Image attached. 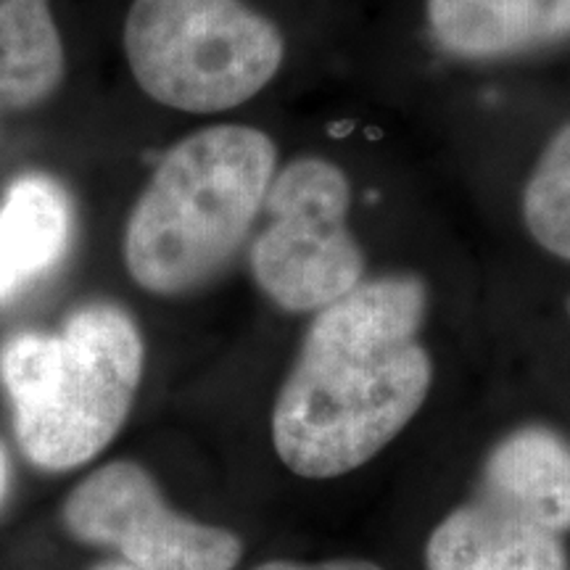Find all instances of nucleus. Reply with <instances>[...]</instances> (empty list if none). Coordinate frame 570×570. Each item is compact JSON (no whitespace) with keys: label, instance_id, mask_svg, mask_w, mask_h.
<instances>
[{"label":"nucleus","instance_id":"13","mask_svg":"<svg viewBox=\"0 0 570 570\" xmlns=\"http://www.w3.org/2000/svg\"><path fill=\"white\" fill-rule=\"evenodd\" d=\"M252 570H389L381 562L367 558H323V560H296L273 558L259 562Z\"/></svg>","mask_w":570,"mask_h":570},{"label":"nucleus","instance_id":"1","mask_svg":"<svg viewBox=\"0 0 570 570\" xmlns=\"http://www.w3.org/2000/svg\"><path fill=\"white\" fill-rule=\"evenodd\" d=\"M431 294L420 275L365 277L312 315L269 412L281 465L336 481L370 465L423 412L433 356L420 341Z\"/></svg>","mask_w":570,"mask_h":570},{"label":"nucleus","instance_id":"14","mask_svg":"<svg viewBox=\"0 0 570 570\" xmlns=\"http://www.w3.org/2000/svg\"><path fill=\"white\" fill-rule=\"evenodd\" d=\"M6 491H9V454H6L3 444H0V504H3Z\"/></svg>","mask_w":570,"mask_h":570},{"label":"nucleus","instance_id":"4","mask_svg":"<svg viewBox=\"0 0 570 570\" xmlns=\"http://www.w3.org/2000/svg\"><path fill=\"white\" fill-rule=\"evenodd\" d=\"M125 53L154 101L217 114L252 101L273 82L285 40L244 0H132Z\"/></svg>","mask_w":570,"mask_h":570},{"label":"nucleus","instance_id":"7","mask_svg":"<svg viewBox=\"0 0 570 570\" xmlns=\"http://www.w3.org/2000/svg\"><path fill=\"white\" fill-rule=\"evenodd\" d=\"M425 570H570L566 537L473 494L441 515L423 547Z\"/></svg>","mask_w":570,"mask_h":570},{"label":"nucleus","instance_id":"6","mask_svg":"<svg viewBox=\"0 0 570 570\" xmlns=\"http://www.w3.org/2000/svg\"><path fill=\"white\" fill-rule=\"evenodd\" d=\"M63 523L75 539L140 570H235L244 560L238 533L177 512L130 460L92 470L63 502Z\"/></svg>","mask_w":570,"mask_h":570},{"label":"nucleus","instance_id":"9","mask_svg":"<svg viewBox=\"0 0 570 570\" xmlns=\"http://www.w3.org/2000/svg\"><path fill=\"white\" fill-rule=\"evenodd\" d=\"M428 30L462 59H499L570 38V0H425Z\"/></svg>","mask_w":570,"mask_h":570},{"label":"nucleus","instance_id":"11","mask_svg":"<svg viewBox=\"0 0 570 570\" xmlns=\"http://www.w3.org/2000/svg\"><path fill=\"white\" fill-rule=\"evenodd\" d=\"M61 77L63 48L48 0H0V111L42 104Z\"/></svg>","mask_w":570,"mask_h":570},{"label":"nucleus","instance_id":"12","mask_svg":"<svg viewBox=\"0 0 570 570\" xmlns=\"http://www.w3.org/2000/svg\"><path fill=\"white\" fill-rule=\"evenodd\" d=\"M520 206L531 238L554 259L570 265V122L539 154Z\"/></svg>","mask_w":570,"mask_h":570},{"label":"nucleus","instance_id":"15","mask_svg":"<svg viewBox=\"0 0 570 570\" xmlns=\"http://www.w3.org/2000/svg\"><path fill=\"white\" fill-rule=\"evenodd\" d=\"M92 570H140V568H135V566H130V562H125V560H106V562H101V566H96Z\"/></svg>","mask_w":570,"mask_h":570},{"label":"nucleus","instance_id":"3","mask_svg":"<svg viewBox=\"0 0 570 570\" xmlns=\"http://www.w3.org/2000/svg\"><path fill=\"white\" fill-rule=\"evenodd\" d=\"M146 346L114 304H88L59 333H19L0 348V383L32 465L71 470L122 431L138 394Z\"/></svg>","mask_w":570,"mask_h":570},{"label":"nucleus","instance_id":"8","mask_svg":"<svg viewBox=\"0 0 570 570\" xmlns=\"http://www.w3.org/2000/svg\"><path fill=\"white\" fill-rule=\"evenodd\" d=\"M473 494L568 537L570 441L544 423L510 428L483 454Z\"/></svg>","mask_w":570,"mask_h":570},{"label":"nucleus","instance_id":"10","mask_svg":"<svg viewBox=\"0 0 570 570\" xmlns=\"http://www.w3.org/2000/svg\"><path fill=\"white\" fill-rule=\"evenodd\" d=\"M67 194L51 177L27 175L0 209V302L59 265L69 244Z\"/></svg>","mask_w":570,"mask_h":570},{"label":"nucleus","instance_id":"5","mask_svg":"<svg viewBox=\"0 0 570 570\" xmlns=\"http://www.w3.org/2000/svg\"><path fill=\"white\" fill-rule=\"evenodd\" d=\"M352 183L338 164L302 156L275 169L248 244L256 288L277 309L315 315L365 281L367 262L348 225Z\"/></svg>","mask_w":570,"mask_h":570},{"label":"nucleus","instance_id":"2","mask_svg":"<svg viewBox=\"0 0 570 570\" xmlns=\"http://www.w3.org/2000/svg\"><path fill=\"white\" fill-rule=\"evenodd\" d=\"M275 169V142L256 127L217 125L177 142L127 219L132 281L156 296L212 283L252 238Z\"/></svg>","mask_w":570,"mask_h":570}]
</instances>
